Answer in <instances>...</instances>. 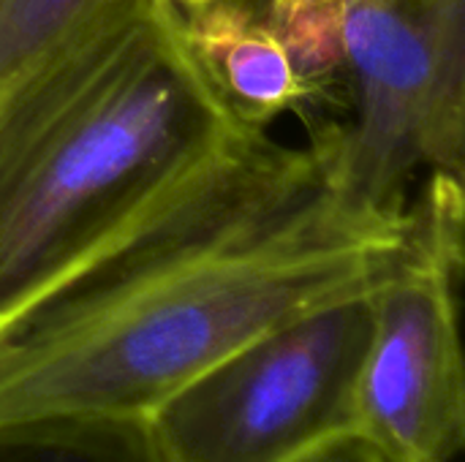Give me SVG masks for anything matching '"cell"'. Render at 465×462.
Wrapping results in <instances>:
<instances>
[{
    "label": "cell",
    "mask_w": 465,
    "mask_h": 462,
    "mask_svg": "<svg viewBox=\"0 0 465 462\" xmlns=\"http://www.w3.org/2000/svg\"><path fill=\"white\" fill-rule=\"evenodd\" d=\"M0 462H155L144 422L49 419L0 428Z\"/></svg>",
    "instance_id": "ba28073f"
},
{
    "label": "cell",
    "mask_w": 465,
    "mask_h": 462,
    "mask_svg": "<svg viewBox=\"0 0 465 462\" xmlns=\"http://www.w3.org/2000/svg\"><path fill=\"white\" fill-rule=\"evenodd\" d=\"M463 174L433 172L401 267L371 294L354 436L387 462H455L465 444L458 280Z\"/></svg>",
    "instance_id": "277c9868"
},
{
    "label": "cell",
    "mask_w": 465,
    "mask_h": 462,
    "mask_svg": "<svg viewBox=\"0 0 465 462\" xmlns=\"http://www.w3.org/2000/svg\"><path fill=\"white\" fill-rule=\"evenodd\" d=\"M371 297L286 321L161 403L144 433L155 462H289L354 433Z\"/></svg>",
    "instance_id": "3957f363"
},
{
    "label": "cell",
    "mask_w": 465,
    "mask_h": 462,
    "mask_svg": "<svg viewBox=\"0 0 465 462\" xmlns=\"http://www.w3.org/2000/svg\"><path fill=\"white\" fill-rule=\"evenodd\" d=\"M430 63V172L463 174L465 0H414Z\"/></svg>",
    "instance_id": "52a82bcc"
},
{
    "label": "cell",
    "mask_w": 465,
    "mask_h": 462,
    "mask_svg": "<svg viewBox=\"0 0 465 462\" xmlns=\"http://www.w3.org/2000/svg\"><path fill=\"white\" fill-rule=\"evenodd\" d=\"M232 117L180 0H101L0 106V310L93 218Z\"/></svg>",
    "instance_id": "7a4b0ae2"
},
{
    "label": "cell",
    "mask_w": 465,
    "mask_h": 462,
    "mask_svg": "<svg viewBox=\"0 0 465 462\" xmlns=\"http://www.w3.org/2000/svg\"><path fill=\"white\" fill-rule=\"evenodd\" d=\"M335 3H343V0H270L267 19H281V16H286V14H294V11H302V8L335 5Z\"/></svg>",
    "instance_id": "7c38bea8"
},
{
    "label": "cell",
    "mask_w": 465,
    "mask_h": 462,
    "mask_svg": "<svg viewBox=\"0 0 465 462\" xmlns=\"http://www.w3.org/2000/svg\"><path fill=\"white\" fill-rule=\"evenodd\" d=\"M101 0H0V106Z\"/></svg>",
    "instance_id": "9c48e42d"
},
{
    "label": "cell",
    "mask_w": 465,
    "mask_h": 462,
    "mask_svg": "<svg viewBox=\"0 0 465 462\" xmlns=\"http://www.w3.org/2000/svg\"><path fill=\"white\" fill-rule=\"evenodd\" d=\"M204 3H213V0H180L183 8H196V5H204Z\"/></svg>",
    "instance_id": "4fadbf2b"
},
{
    "label": "cell",
    "mask_w": 465,
    "mask_h": 462,
    "mask_svg": "<svg viewBox=\"0 0 465 462\" xmlns=\"http://www.w3.org/2000/svg\"><path fill=\"white\" fill-rule=\"evenodd\" d=\"M289 462H387L368 441H362L360 436L349 433L341 438H332L300 457Z\"/></svg>",
    "instance_id": "8fae6325"
},
{
    "label": "cell",
    "mask_w": 465,
    "mask_h": 462,
    "mask_svg": "<svg viewBox=\"0 0 465 462\" xmlns=\"http://www.w3.org/2000/svg\"><path fill=\"white\" fill-rule=\"evenodd\" d=\"M411 212L349 199L332 139L283 150L240 196L82 278L0 332V428L144 422L259 335L371 297L403 261Z\"/></svg>",
    "instance_id": "6da1fadb"
},
{
    "label": "cell",
    "mask_w": 465,
    "mask_h": 462,
    "mask_svg": "<svg viewBox=\"0 0 465 462\" xmlns=\"http://www.w3.org/2000/svg\"><path fill=\"white\" fill-rule=\"evenodd\" d=\"M343 49L357 74V123L332 131L338 188L403 210V185L430 147V63L414 0H343Z\"/></svg>",
    "instance_id": "5b68a950"
},
{
    "label": "cell",
    "mask_w": 465,
    "mask_h": 462,
    "mask_svg": "<svg viewBox=\"0 0 465 462\" xmlns=\"http://www.w3.org/2000/svg\"><path fill=\"white\" fill-rule=\"evenodd\" d=\"M278 33L294 71L313 90L316 84L341 63H346L343 49V3L316 5L286 14L281 19H267Z\"/></svg>",
    "instance_id": "30bf717a"
},
{
    "label": "cell",
    "mask_w": 465,
    "mask_h": 462,
    "mask_svg": "<svg viewBox=\"0 0 465 462\" xmlns=\"http://www.w3.org/2000/svg\"><path fill=\"white\" fill-rule=\"evenodd\" d=\"M185 11L191 44L226 103L245 123H267L311 95L278 33L242 0H213Z\"/></svg>",
    "instance_id": "8992f818"
}]
</instances>
